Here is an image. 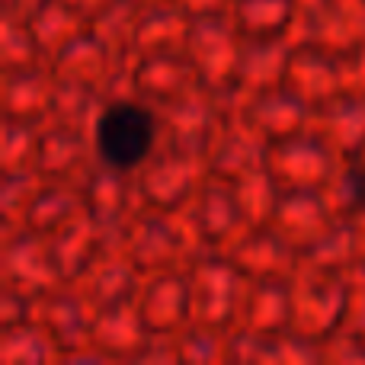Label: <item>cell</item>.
Here are the masks:
<instances>
[{"mask_svg":"<svg viewBox=\"0 0 365 365\" xmlns=\"http://www.w3.org/2000/svg\"><path fill=\"white\" fill-rule=\"evenodd\" d=\"M282 87L295 96L302 106H308L311 113L330 106L334 100H340L343 90V71L340 58L327 55L324 48L304 42H292L289 61L282 71Z\"/></svg>","mask_w":365,"mask_h":365,"instance_id":"obj_8","label":"cell"},{"mask_svg":"<svg viewBox=\"0 0 365 365\" xmlns=\"http://www.w3.org/2000/svg\"><path fill=\"white\" fill-rule=\"evenodd\" d=\"M90 340L103 353V359H138L141 349L151 340V334L141 324L135 302H125V304H115V308L93 314Z\"/></svg>","mask_w":365,"mask_h":365,"instance_id":"obj_16","label":"cell"},{"mask_svg":"<svg viewBox=\"0 0 365 365\" xmlns=\"http://www.w3.org/2000/svg\"><path fill=\"white\" fill-rule=\"evenodd\" d=\"M26 19H29V29L48 64L58 55H64L71 45L81 42L83 36H90V19L83 13H77L74 6H68L64 0H48Z\"/></svg>","mask_w":365,"mask_h":365,"instance_id":"obj_18","label":"cell"},{"mask_svg":"<svg viewBox=\"0 0 365 365\" xmlns=\"http://www.w3.org/2000/svg\"><path fill=\"white\" fill-rule=\"evenodd\" d=\"M138 192L145 208L154 212H177V208L189 205L199 186L208 180V167L195 154H182L173 148L158 151L138 173Z\"/></svg>","mask_w":365,"mask_h":365,"instance_id":"obj_6","label":"cell"},{"mask_svg":"<svg viewBox=\"0 0 365 365\" xmlns=\"http://www.w3.org/2000/svg\"><path fill=\"white\" fill-rule=\"evenodd\" d=\"M189 302H192V324L234 334L244 304L247 279L234 269L225 253H205L186 266Z\"/></svg>","mask_w":365,"mask_h":365,"instance_id":"obj_3","label":"cell"},{"mask_svg":"<svg viewBox=\"0 0 365 365\" xmlns=\"http://www.w3.org/2000/svg\"><path fill=\"white\" fill-rule=\"evenodd\" d=\"M58 96V77L51 68L6 71L4 74V115L6 122L45 125Z\"/></svg>","mask_w":365,"mask_h":365,"instance_id":"obj_13","label":"cell"},{"mask_svg":"<svg viewBox=\"0 0 365 365\" xmlns=\"http://www.w3.org/2000/svg\"><path fill=\"white\" fill-rule=\"evenodd\" d=\"M340 164V154L311 128L266 148V173L279 192H324Z\"/></svg>","mask_w":365,"mask_h":365,"instance_id":"obj_4","label":"cell"},{"mask_svg":"<svg viewBox=\"0 0 365 365\" xmlns=\"http://www.w3.org/2000/svg\"><path fill=\"white\" fill-rule=\"evenodd\" d=\"M0 160H4V177H36L42 160V125L6 122Z\"/></svg>","mask_w":365,"mask_h":365,"instance_id":"obj_19","label":"cell"},{"mask_svg":"<svg viewBox=\"0 0 365 365\" xmlns=\"http://www.w3.org/2000/svg\"><path fill=\"white\" fill-rule=\"evenodd\" d=\"M292 324V298L289 282H247L244 304H240L237 330L253 336H279L289 334Z\"/></svg>","mask_w":365,"mask_h":365,"instance_id":"obj_17","label":"cell"},{"mask_svg":"<svg viewBox=\"0 0 365 365\" xmlns=\"http://www.w3.org/2000/svg\"><path fill=\"white\" fill-rule=\"evenodd\" d=\"M0 58H4V74L6 71H32V68H48L42 48H38L36 36L29 29V19L6 13L4 32H0Z\"/></svg>","mask_w":365,"mask_h":365,"instance_id":"obj_20","label":"cell"},{"mask_svg":"<svg viewBox=\"0 0 365 365\" xmlns=\"http://www.w3.org/2000/svg\"><path fill=\"white\" fill-rule=\"evenodd\" d=\"M128 90L151 106L167 109L173 103L192 96L202 90L192 64L186 55H148V58H128Z\"/></svg>","mask_w":365,"mask_h":365,"instance_id":"obj_10","label":"cell"},{"mask_svg":"<svg viewBox=\"0 0 365 365\" xmlns=\"http://www.w3.org/2000/svg\"><path fill=\"white\" fill-rule=\"evenodd\" d=\"M343 221L330 212L321 192H282L276 212H272L269 231L298 257H308L311 250L324 244Z\"/></svg>","mask_w":365,"mask_h":365,"instance_id":"obj_7","label":"cell"},{"mask_svg":"<svg viewBox=\"0 0 365 365\" xmlns=\"http://www.w3.org/2000/svg\"><path fill=\"white\" fill-rule=\"evenodd\" d=\"M64 4L74 6L77 13H83V16H87L90 23H93V16H100V13L106 10V6L113 4V0H64Z\"/></svg>","mask_w":365,"mask_h":365,"instance_id":"obj_23","label":"cell"},{"mask_svg":"<svg viewBox=\"0 0 365 365\" xmlns=\"http://www.w3.org/2000/svg\"><path fill=\"white\" fill-rule=\"evenodd\" d=\"M308 128L324 145L334 148L343 160L356 158L365 145V96L343 93L330 106L311 113Z\"/></svg>","mask_w":365,"mask_h":365,"instance_id":"obj_15","label":"cell"},{"mask_svg":"<svg viewBox=\"0 0 365 365\" xmlns=\"http://www.w3.org/2000/svg\"><path fill=\"white\" fill-rule=\"evenodd\" d=\"M225 19L244 42H292L298 0H234Z\"/></svg>","mask_w":365,"mask_h":365,"instance_id":"obj_14","label":"cell"},{"mask_svg":"<svg viewBox=\"0 0 365 365\" xmlns=\"http://www.w3.org/2000/svg\"><path fill=\"white\" fill-rule=\"evenodd\" d=\"M234 269L247 282H289L302 266V257L292 253L269 227H247L225 250Z\"/></svg>","mask_w":365,"mask_h":365,"instance_id":"obj_11","label":"cell"},{"mask_svg":"<svg viewBox=\"0 0 365 365\" xmlns=\"http://www.w3.org/2000/svg\"><path fill=\"white\" fill-rule=\"evenodd\" d=\"M189 215H192L195 227H199V237L208 253H225L234 244V237L240 231H247V221L240 215L234 189L215 177H208L199 186V192L192 195Z\"/></svg>","mask_w":365,"mask_h":365,"instance_id":"obj_12","label":"cell"},{"mask_svg":"<svg viewBox=\"0 0 365 365\" xmlns=\"http://www.w3.org/2000/svg\"><path fill=\"white\" fill-rule=\"evenodd\" d=\"M135 308L151 336H180L192 324L186 269H167L148 276L135 295Z\"/></svg>","mask_w":365,"mask_h":365,"instance_id":"obj_9","label":"cell"},{"mask_svg":"<svg viewBox=\"0 0 365 365\" xmlns=\"http://www.w3.org/2000/svg\"><path fill=\"white\" fill-rule=\"evenodd\" d=\"M182 55L189 58L195 77L208 93H234L240 74V58H244V38L231 29L227 19H195Z\"/></svg>","mask_w":365,"mask_h":365,"instance_id":"obj_5","label":"cell"},{"mask_svg":"<svg viewBox=\"0 0 365 365\" xmlns=\"http://www.w3.org/2000/svg\"><path fill=\"white\" fill-rule=\"evenodd\" d=\"M93 164L115 173H138L158 151H164V115L135 93L103 96L90 125Z\"/></svg>","mask_w":365,"mask_h":365,"instance_id":"obj_1","label":"cell"},{"mask_svg":"<svg viewBox=\"0 0 365 365\" xmlns=\"http://www.w3.org/2000/svg\"><path fill=\"white\" fill-rule=\"evenodd\" d=\"M48 0H4L6 13H13V16H32V13L38 10V6H45Z\"/></svg>","mask_w":365,"mask_h":365,"instance_id":"obj_24","label":"cell"},{"mask_svg":"<svg viewBox=\"0 0 365 365\" xmlns=\"http://www.w3.org/2000/svg\"><path fill=\"white\" fill-rule=\"evenodd\" d=\"M340 330L359 336L365 343V266L349 272V304H346V321H343Z\"/></svg>","mask_w":365,"mask_h":365,"instance_id":"obj_21","label":"cell"},{"mask_svg":"<svg viewBox=\"0 0 365 365\" xmlns=\"http://www.w3.org/2000/svg\"><path fill=\"white\" fill-rule=\"evenodd\" d=\"M177 6H182L192 19H225L234 0H177Z\"/></svg>","mask_w":365,"mask_h":365,"instance_id":"obj_22","label":"cell"},{"mask_svg":"<svg viewBox=\"0 0 365 365\" xmlns=\"http://www.w3.org/2000/svg\"><path fill=\"white\" fill-rule=\"evenodd\" d=\"M289 298H292L289 334L311 343V346H321L346 321L349 276L324 272L302 263L295 276L289 279Z\"/></svg>","mask_w":365,"mask_h":365,"instance_id":"obj_2","label":"cell"},{"mask_svg":"<svg viewBox=\"0 0 365 365\" xmlns=\"http://www.w3.org/2000/svg\"><path fill=\"white\" fill-rule=\"evenodd\" d=\"M356 158H359V160H362V164H365V145H362V151H359V154H356Z\"/></svg>","mask_w":365,"mask_h":365,"instance_id":"obj_25","label":"cell"}]
</instances>
